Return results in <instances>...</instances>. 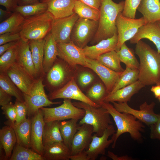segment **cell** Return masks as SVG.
<instances>
[{"label": "cell", "mask_w": 160, "mask_h": 160, "mask_svg": "<svg viewBox=\"0 0 160 160\" xmlns=\"http://www.w3.org/2000/svg\"><path fill=\"white\" fill-rule=\"evenodd\" d=\"M44 78V77H41L36 79L30 94L23 93L29 116H33L42 107L62 103L60 101L53 102L49 99L44 89L45 85L43 82Z\"/></svg>", "instance_id": "obj_7"}, {"label": "cell", "mask_w": 160, "mask_h": 160, "mask_svg": "<svg viewBox=\"0 0 160 160\" xmlns=\"http://www.w3.org/2000/svg\"><path fill=\"white\" fill-rule=\"evenodd\" d=\"M146 24L143 17L137 19H133L124 16L122 12L119 13L116 22L118 41L115 51H118L124 43L130 40L136 34L140 28Z\"/></svg>", "instance_id": "obj_9"}, {"label": "cell", "mask_w": 160, "mask_h": 160, "mask_svg": "<svg viewBox=\"0 0 160 160\" xmlns=\"http://www.w3.org/2000/svg\"><path fill=\"white\" fill-rule=\"evenodd\" d=\"M47 10V6L45 3L39 2L23 6H18L14 12H19L25 18L38 15Z\"/></svg>", "instance_id": "obj_40"}, {"label": "cell", "mask_w": 160, "mask_h": 160, "mask_svg": "<svg viewBox=\"0 0 160 160\" xmlns=\"http://www.w3.org/2000/svg\"><path fill=\"white\" fill-rule=\"evenodd\" d=\"M60 121L45 122L43 134L44 146L55 142H63L59 127Z\"/></svg>", "instance_id": "obj_31"}, {"label": "cell", "mask_w": 160, "mask_h": 160, "mask_svg": "<svg viewBox=\"0 0 160 160\" xmlns=\"http://www.w3.org/2000/svg\"><path fill=\"white\" fill-rule=\"evenodd\" d=\"M13 12L7 10H5L0 8V20L1 22L9 17Z\"/></svg>", "instance_id": "obj_55"}, {"label": "cell", "mask_w": 160, "mask_h": 160, "mask_svg": "<svg viewBox=\"0 0 160 160\" xmlns=\"http://www.w3.org/2000/svg\"><path fill=\"white\" fill-rule=\"evenodd\" d=\"M25 18L18 12H14L0 24V35L7 33L19 32Z\"/></svg>", "instance_id": "obj_32"}, {"label": "cell", "mask_w": 160, "mask_h": 160, "mask_svg": "<svg viewBox=\"0 0 160 160\" xmlns=\"http://www.w3.org/2000/svg\"><path fill=\"white\" fill-rule=\"evenodd\" d=\"M151 91L153 93L155 97L158 98L160 96V84H157L152 86Z\"/></svg>", "instance_id": "obj_56"}, {"label": "cell", "mask_w": 160, "mask_h": 160, "mask_svg": "<svg viewBox=\"0 0 160 160\" xmlns=\"http://www.w3.org/2000/svg\"><path fill=\"white\" fill-rule=\"evenodd\" d=\"M108 94L104 84L98 82L89 88L87 90L86 95L92 101L100 105V103L103 101L104 98Z\"/></svg>", "instance_id": "obj_42"}, {"label": "cell", "mask_w": 160, "mask_h": 160, "mask_svg": "<svg viewBox=\"0 0 160 160\" xmlns=\"http://www.w3.org/2000/svg\"><path fill=\"white\" fill-rule=\"evenodd\" d=\"M19 0H0V4L6 10L13 12L18 5Z\"/></svg>", "instance_id": "obj_49"}, {"label": "cell", "mask_w": 160, "mask_h": 160, "mask_svg": "<svg viewBox=\"0 0 160 160\" xmlns=\"http://www.w3.org/2000/svg\"><path fill=\"white\" fill-rule=\"evenodd\" d=\"M44 38L43 68L44 72L46 74L57 58L58 50L57 43L50 32Z\"/></svg>", "instance_id": "obj_28"}, {"label": "cell", "mask_w": 160, "mask_h": 160, "mask_svg": "<svg viewBox=\"0 0 160 160\" xmlns=\"http://www.w3.org/2000/svg\"><path fill=\"white\" fill-rule=\"evenodd\" d=\"M79 17L74 13L68 17L54 18L50 33L57 43H67L71 41V33Z\"/></svg>", "instance_id": "obj_12"}, {"label": "cell", "mask_w": 160, "mask_h": 160, "mask_svg": "<svg viewBox=\"0 0 160 160\" xmlns=\"http://www.w3.org/2000/svg\"><path fill=\"white\" fill-rule=\"evenodd\" d=\"M58 56L72 67L76 68L77 65L88 68L87 57L83 48L72 41L67 43H57Z\"/></svg>", "instance_id": "obj_14"}, {"label": "cell", "mask_w": 160, "mask_h": 160, "mask_svg": "<svg viewBox=\"0 0 160 160\" xmlns=\"http://www.w3.org/2000/svg\"><path fill=\"white\" fill-rule=\"evenodd\" d=\"M54 18L47 10L25 18L19 32L21 39L26 41L44 39L50 32Z\"/></svg>", "instance_id": "obj_4"}, {"label": "cell", "mask_w": 160, "mask_h": 160, "mask_svg": "<svg viewBox=\"0 0 160 160\" xmlns=\"http://www.w3.org/2000/svg\"><path fill=\"white\" fill-rule=\"evenodd\" d=\"M158 99H159V101L160 102V96Z\"/></svg>", "instance_id": "obj_60"}, {"label": "cell", "mask_w": 160, "mask_h": 160, "mask_svg": "<svg viewBox=\"0 0 160 160\" xmlns=\"http://www.w3.org/2000/svg\"><path fill=\"white\" fill-rule=\"evenodd\" d=\"M17 143L16 134L12 127L7 125L0 129V149L5 153L4 160L9 159Z\"/></svg>", "instance_id": "obj_29"}, {"label": "cell", "mask_w": 160, "mask_h": 160, "mask_svg": "<svg viewBox=\"0 0 160 160\" xmlns=\"http://www.w3.org/2000/svg\"><path fill=\"white\" fill-rule=\"evenodd\" d=\"M137 9L143 15L146 23L160 20V0H141Z\"/></svg>", "instance_id": "obj_27"}, {"label": "cell", "mask_w": 160, "mask_h": 160, "mask_svg": "<svg viewBox=\"0 0 160 160\" xmlns=\"http://www.w3.org/2000/svg\"><path fill=\"white\" fill-rule=\"evenodd\" d=\"M95 76L91 72L87 71L81 72L78 76V81L80 86L84 88L94 81Z\"/></svg>", "instance_id": "obj_46"}, {"label": "cell", "mask_w": 160, "mask_h": 160, "mask_svg": "<svg viewBox=\"0 0 160 160\" xmlns=\"http://www.w3.org/2000/svg\"><path fill=\"white\" fill-rule=\"evenodd\" d=\"M141 0H125L124 5L122 13L124 16L130 18H135L137 7Z\"/></svg>", "instance_id": "obj_43"}, {"label": "cell", "mask_w": 160, "mask_h": 160, "mask_svg": "<svg viewBox=\"0 0 160 160\" xmlns=\"http://www.w3.org/2000/svg\"><path fill=\"white\" fill-rule=\"evenodd\" d=\"M124 5V1L117 3L112 0H102L98 25L91 44H97L117 33L116 20L119 13L122 12Z\"/></svg>", "instance_id": "obj_3"}, {"label": "cell", "mask_w": 160, "mask_h": 160, "mask_svg": "<svg viewBox=\"0 0 160 160\" xmlns=\"http://www.w3.org/2000/svg\"><path fill=\"white\" fill-rule=\"evenodd\" d=\"M71 155V149L63 142L44 146L42 156L45 160H68Z\"/></svg>", "instance_id": "obj_26"}, {"label": "cell", "mask_w": 160, "mask_h": 160, "mask_svg": "<svg viewBox=\"0 0 160 160\" xmlns=\"http://www.w3.org/2000/svg\"><path fill=\"white\" fill-rule=\"evenodd\" d=\"M21 39L19 32L7 33L0 35V45Z\"/></svg>", "instance_id": "obj_47"}, {"label": "cell", "mask_w": 160, "mask_h": 160, "mask_svg": "<svg viewBox=\"0 0 160 160\" xmlns=\"http://www.w3.org/2000/svg\"><path fill=\"white\" fill-rule=\"evenodd\" d=\"M117 52L120 61L124 63L127 67L139 70L140 63L135 56L134 51L128 47L125 43Z\"/></svg>", "instance_id": "obj_36"}, {"label": "cell", "mask_w": 160, "mask_h": 160, "mask_svg": "<svg viewBox=\"0 0 160 160\" xmlns=\"http://www.w3.org/2000/svg\"><path fill=\"white\" fill-rule=\"evenodd\" d=\"M145 86L138 80L134 83L119 89L113 93L108 94L103 101L108 102L127 103L132 97Z\"/></svg>", "instance_id": "obj_24"}, {"label": "cell", "mask_w": 160, "mask_h": 160, "mask_svg": "<svg viewBox=\"0 0 160 160\" xmlns=\"http://www.w3.org/2000/svg\"><path fill=\"white\" fill-rule=\"evenodd\" d=\"M16 63L24 69L33 78L36 79L29 41H25L21 39L19 40L17 46Z\"/></svg>", "instance_id": "obj_22"}, {"label": "cell", "mask_w": 160, "mask_h": 160, "mask_svg": "<svg viewBox=\"0 0 160 160\" xmlns=\"http://www.w3.org/2000/svg\"><path fill=\"white\" fill-rule=\"evenodd\" d=\"M157 84H160V79H159V82Z\"/></svg>", "instance_id": "obj_59"}, {"label": "cell", "mask_w": 160, "mask_h": 160, "mask_svg": "<svg viewBox=\"0 0 160 160\" xmlns=\"http://www.w3.org/2000/svg\"><path fill=\"white\" fill-rule=\"evenodd\" d=\"M74 11L79 17L99 21L100 10L92 8L79 1L76 0L75 2Z\"/></svg>", "instance_id": "obj_39"}, {"label": "cell", "mask_w": 160, "mask_h": 160, "mask_svg": "<svg viewBox=\"0 0 160 160\" xmlns=\"http://www.w3.org/2000/svg\"><path fill=\"white\" fill-rule=\"evenodd\" d=\"M77 71L76 68L72 67L57 57L44 77V84L49 92H53L63 87L73 78H76Z\"/></svg>", "instance_id": "obj_6"}, {"label": "cell", "mask_w": 160, "mask_h": 160, "mask_svg": "<svg viewBox=\"0 0 160 160\" xmlns=\"http://www.w3.org/2000/svg\"><path fill=\"white\" fill-rule=\"evenodd\" d=\"M48 97L50 100L57 99H72L98 107L101 106L90 100L84 94L77 85L76 78H73L61 88L49 92Z\"/></svg>", "instance_id": "obj_13"}, {"label": "cell", "mask_w": 160, "mask_h": 160, "mask_svg": "<svg viewBox=\"0 0 160 160\" xmlns=\"http://www.w3.org/2000/svg\"><path fill=\"white\" fill-rule=\"evenodd\" d=\"M1 108L3 111V114L8 119L7 125L14 128L17 116L16 110L14 104L11 102L8 105L1 107Z\"/></svg>", "instance_id": "obj_44"}, {"label": "cell", "mask_w": 160, "mask_h": 160, "mask_svg": "<svg viewBox=\"0 0 160 160\" xmlns=\"http://www.w3.org/2000/svg\"><path fill=\"white\" fill-rule=\"evenodd\" d=\"M70 159L71 160H90L86 151L71 155Z\"/></svg>", "instance_id": "obj_52"}, {"label": "cell", "mask_w": 160, "mask_h": 160, "mask_svg": "<svg viewBox=\"0 0 160 160\" xmlns=\"http://www.w3.org/2000/svg\"><path fill=\"white\" fill-rule=\"evenodd\" d=\"M73 103L85 111V115L81 119L79 125L86 124L92 126L93 133H95L97 136H102L107 128L112 124L110 115L104 108L102 106L95 107L79 101L74 102Z\"/></svg>", "instance_id": "obj_5"}, {"label": "cell", "mask_w": 160, "mask_h": 160, "mask_svg": "<svg viewBox=\"0 0 160 160\" xmlns=\"http://www.w3.org/2000/svg\"><path fill=\"white\" fill-rule=\"evenodd\" d=\"M13 129L16 134L17 143L25 147H31V119L26 118Z\"/></svg>", "instance_id": "obj_30"}, {"label": "cell", "mask_w": 160, "mask_h": 160, "mask_svg": "<svg viewBox=\"0 0 160 160\" xmlns=\"http://www.w3.org/2000/svg\"><path fill=\"white\" fill-rule=\"evenodd\" d=\"M100 105L105 108L112 116L117 127V130L111 138L113 141L112 148L115 147L120 136L125 133H129L135 140H141L142 135L141 132H144L145 128L142 122L131 114L118 111L113 105L109 102L102 101Z\"/></svg>", "instance_id": "obj_2"}, {"label": "cell", "mask_w": 160, "mask_h": 160, "mask_svg": "<svg viewBox=\"0 0 160 160\" xmlns=\"http://www.w3.org/2000/svg\"><path fill=\"white\" fill-rule=\"evenodd\" d=\"M116 132L114 127L111 124L105 131L102 136H98L95 134L92 135L91 143L86 150L90 160H95L99 155L105 154L106 149L113 142L111 139H108Z\"/></svg>", "instance_id": "obj_16"}, {"label": "cell", "mask_w": 160, "mask_h": 160, "mask_svg": "<svg viewBox=\"0 0 160 160\" xmlns=\"http://www.w3.org/2000/svg\"><path fill=\"white\" fill-rule=\"evenodd\" d=\"M160 28V20L156 22Z\"/></svg>", "instance_id": "obj_58"}, {"label": "cell", "mask_w": 160, "mask_h": 160, "mask_svg": "<svg viewBox=\"0 0 160 160\" xmlns=\"http://www.w3.org/2000/svg\"><path fill=\"white\" fill-rule=\"evenodd\" d=\"M146 39L156 45L160 53V28L157 22L146 24L140 28L134 36L130 40L132 44H136L141 39Z\"/></svg>", "instance_id": "obj_20"}, {"label": "cell", "mask_w": 160, "mask_h": 160, "mask_svg": "<svg viewBox=\"0 0 160 160\" xmlns=\"http://www.w3.org/2000/svg\"><path fill=\"white\" fill-rule=\"evenodd\" d=\"M45 122L60 121L71 119H81L84 116L85 111L75 106L71 100L64 99L63 103L57 107H42Z\"/></svg>", "instance_id": "obj_8"}, {"label": "cell", "mask_w": 160, "mask_h": 160, "mask_svg": "<svg viewBox=\"0 0 160 160\" xmlns=\"http://www.w3.org/2000/svg\"><path fill=\"white\" fill-rule=\"evenodd\" d=\"M76 0H40L47 6V11L54 18L67 17L73 14Z\"/></svg>", "instance_id": "obj_23"}, {"label": "cell", "mask_w": 160, "mask_h": 160, "mask_svg": "<svg viewBox=\"0 0 160 160\" xmlns=\"http://www.w3.org/2000/svg\"><path fill=\"white\" fill-rule=\"evenodd\" d=\"M158 119L154 124L150 127V137L152 139L160 140V113L158 114Z\"/></svg>", "instance_id": "obj_48"}, {"label": "cell", "mask_w": 160, "mask_h": 160, "mask_svg": "<svg viewBox=\"0 0 160 160\" xmlns=\"http://www.w3.org/2000/svg\"><path fill=\"white\" fill-rule=\"evenodd\" d=\"M44 113L40 108L31 119V147L34 151L43 156L44 146L42 141L45 122Z\"/></svg>", "instance_id": "obj_17"}, {"label": "cell", "mask_w": 160, "mask_h": 160, "mask_svg": "<svg viewBox=\"0 0 160 160\" xmlns=\"http://www.w3.org/2000/svg\"><path fill=\"white\" fill-rule=\"evenodd\" d=\"M139 73V69H133L126 67L109 94L113 93L117 90L131 84L138 80Z\"/></svg>", "instance_id": "obj_38"}, {"label": "cell", "mask_w": 160, "mask_h": 160, "mask_svg": "<svg viewBox=\"0 0 160 160\" xmlns=\"http://www.w3.org/2000/svg\"><path fill=\"white\" fill-rule=\"evenodd\" d=\"M118 41L117 33L108 39H103L91 46H86L83 48L85 56L96 59L99 56L108 52L116 50Z\"/></svg>", "instance_id": "obj_21"}, {"label": "cell", "mask_w": 160, "mask_h": 160, "mask_svg": "<svg viewBox=\"0 0 160 160\" xmlns=\"http://www.w3.org/2000/svg\"><path fill=\"white\" fill-rule=\"evenodd\" d=\"M17 113L16 120L14 127L18 125L27 118L28 108L25 102H22L16 99L15 102Z\"/></svg>", "instance_id": "obj_45"}, {"label": "cell", "mask_w": 160, "mask_h": 160, "mask_svg": "<svg viewBox=\"0 0 160 160\" xmlns=\"http://www.w3.org/2000/svg\"><path fill=\"white\" fill-rule=\"evenodd\" d=\"M135 53L140 60L138 80L145 86L158 83L160 79L159 53L141 40L136 44Z\"/></svg>", "instance_id": "obj_1"}, {"label": "cell", "mask_w": 160, "mask_h": 160, "mask_svg": "<svg viewBox=\"0 0 160 160\" xmlns=\"http://www.w3.org/2000/svg\"><path fill=\"white\" fill-rule=\"evenodd\" d=\"M159 55H160V53H159Z\"/></svg>", "instance_id": "obj_61"}, {"label": "cell", "mask_w": 160, "mask_h": 160, "mask_svg": "<svg viewBox=\"0 0 160 160\" xmlns=\"http://www.w3.org/2000/svg\"><path fill=\"white\" fill-rule=\"evenodd\" d=\"M9 160H45L41 155L33 150L17 143L15 146Z\"/></svg>", "instance_id": "obj_34"}, {"label": "cell", "mask_w": 160, "mask_h": 160, "mask_svg": "<svg viewBox=\"0 0 160 160\" xmlns=\"http://www.w3.org/2000/svg\"><path fill=\"white\" fill-rule=\"evenodd\" d=\"M88 68L93 70L99 76L109 94L118 81L122 72L112 70L101 64L96 59L87 57Z\"/></svg>", "instance_id": "obj_15"}, {"label": "cell", "mask_w": 160, "mask_h": 160, "mask_svg": "<svg viewBox=\"0 0 160 160\" xmlns=\"http://www.w3.org/2000/svg\"><path fill=\"white\" fill-rule=\"evenodd\" d=\"M12 97L0 87V105L1 107L5 106L10 103Z\"/></svg>", "instance_id": "obj_50"}, {"label": "cell", "mask_w": 160, "mask_h": 160, "mask_svg": "<svg viewBox=\"0 0 160 160\" xmlns=\"http://www.w3.org/2000/svg\"><path fill=\"white\" fill-rule=\"evenodd\" d=\"M20 40L7 43L0 45V55H2L7 50L18 44Z\"/></svg>", "instance_id": "obj_53"}, {"label": "cell", "mask_w": 160, "mask_h": 160, "mask_svg": "<svg viewBox=\"0 0 160 160\" xmlns=\"http://www.w3.org/2000/svg\"><path fill=\"white\" fill-rule=\"evenodd\" d=\"M40 0H19L18 6H23L39 2Z\"/></svg>", "instance_id": "obj_57"}, {"label": "cell", "mask_w": 160, "mask_h": 160, "mask_svg": "<svg viewBox=\"0 0 160 160\" xmlns=\"http://www.w3.org/2000/svg\"><path fill=\"white\" fill-rule=\"evenodd\" d=\"M7 74L23 93L30 94L36 79L16 63L7 70Z\"/></svg>", "instance_id": "obj_18"}, {"label": "cell", "mask_w": 160, "mask_h": 160, "mask_svg": "<svg viewBox=\"0 0 160 160\" xmlns=\"http://www.w3.org/2000/svg\"><path fill=\"white\" fill-rule=\"evenodd\" d=\"M0 87L16 99L24 102L23 92L10 79L7 73H0Z\"/></svg>", "instance_id": "obj_37"}, {"label": "cell", "mask_w": 160, "mask_h": 160, "mask_svg": "<svg viewBox=\"0 0 160 160\" xmlns=\"http://www.w3.org/2000/svg\"><path fill=\"white\" fill-rule=\"evenodd\" d=\"M98 23L97 21L79 17L71 33V41L79 47L84 48L94 37L97 29Z\"/></svg>", "instance_id": "obj_10"}, {"label": "cell", "mask_w": 160, "mask_h": 160, "mask_svg": "<svg viewBox=\"0 0 160 160\" xmlns=\"http://www.w3.org/2000/svg\"><path fill=\"white\" fill-rule=\"evenodd\" d=\"M93 133L92 126L86 124L79 125L72 142L71 155L87 150L92 141Z\"/></svg>", "instance_id": "obj_19"}, {"label": "cell", "mask_w": 160, "mask_h": 160, "mask_svg": "<svg viewBox=\"0 0 160 160\" xmlns=\"http://www.w3.org/2000/svg\"><path fill=\"white\" fill-rule=\"evenodd\" d=\"M45 41V38L29 41L36 79L41 77H44L45 75L43 68Z\"/></svg>", "instance_id": "obj_25"}, {"label": "cell", "mask_w": 160, "mask_h": 160, "mask_svg": "<svg viewBox=\"0 0 160 160\" xmlns=\"http://www.w3.org/2000/svg\"><path fill=\"white\" fill-rule=\"evenodd\" d=\"M107 155L108 157L113 160H131L132 159V157H129L127 155L119 156L110 151H108Z\"/></svg>", "instance_id": "obj_54"}, {"label": "cell", "mask_w": 160, "mask_h": 160, "mask_svg": "<svg viewBox=\"0 0 160 160\" xmlns=\"http://www.w3.org/2000/svg\"><path fill=\"white\" fill-rule=\"evenodd\" d=\"M18 44L7 50L0 56V73H7L8 69L16 63Z\"/></svg>", "instance_id": "obj_41"}, {"label": "cell", "mask_w": 160, "mask_h": 160, "mask_svg": "<svg viewBox=\"0 0 160 160\" xmlns=\"http://www.w3.org/2000/svg\"><path fill=\"white\" fill-rule=\"evenodd\" d=\"M79 120L71 119L59 122V129L63 142L70 149L72 140L77 131Z\"/></svg>", "instance_id": "obj_33"}, {"label": "cell", "mask_w": 160, "mask_h": 160, "mask_svg": "<svg viewBox=\"0 0 160 160\" xmlns=\"http://www.w3.org/2000/svg\"><path fill=\"white\" fill-rule=\"evenodd\" d=\"M96 59L103 65L114 71L121 72L124 70L121 65L117 52L115 50L103 54Z\"/></svg>", "instance_id": "obj_35"}, {"label": "cell", "mask_w": 160, "mask_h": 160, "mask_svg": "<svg viewBox=\"0 0 160 160\" xmlns=\"http://www.w3.org/2000/svg\"><path fill=\"white\" fill-rule=\"evenodd\" d=\"M112 103L118 111L131 114L148 126H150L158 120V114L156 113L154 110L156 105L154 102L150 104L146 102H144L140 106L139 110L132 108L127 103L114 102Z\"/></svg>", "instance_id": "obj_11"}, {"label": "cell", "mask_w": 160, "mask_h": 160, "mask_svg": "<svg viewBox=\"0 0 160 160\" xmlns=\"http://www.w3.org/2000/svg\"><path fill=\"white\" fill-rule=\"evenodd\" d=\"M97 10H100L102 0H77Z\"/></svg>", "instance_id": "obj_51"}]
</instances>
